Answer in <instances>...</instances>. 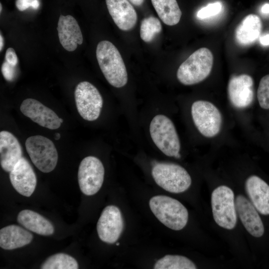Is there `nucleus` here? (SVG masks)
I'll return each instance as SVG.
<instances>
[{"mask_svg": "<svg viewBox=\"0 0 269 269\" xmlns=\"http://www.w3.org/2000/svg\"><path fill=\"white\" fill-rule=\"evenodd\" d=\"M96 57L104 76L108 83L121 88L128 82L127 69L117 47L110 41L100 42L96 48Z\"/></svg>", "mask_w": 269, "mask_h": 269, "instance_id": "nucleus-1", "label": "nucleus"}, {"mask_svg": "<svg viewBox=\"0 0 269 269\" xmlns=\"http://www.w3.org/2000/svg\"><path fill=\"white\" fill-rule=\"evenodd\" d=\"M149 205L154 215L167 227L179 231L187 224L188 211L177 200L165 195H156L150 198Z\"/></svg>", "mask_w": 269, "mask_h": 269, "instance_id": "nucleus-2", "label": "nucleus"}, {"mask_svg": "<svg viewBox=\"0 0 269 269\" xmlns=\"http://www.w3.org/2000/svg\"><path fill=\"white\" fill-rule=\"evenodd\" d=\"M214 57L207 48H200L184 61L177 71L178 81L185 85H192L201 82L210 74Z\"/></svg>", "mask_w": 269, "mask_h": 269, "instance_id": "nucleus-3", "label": "nucleus"}, {"mask_svg": "<svg viewBox=\"0 0 269 269\" xmlns=\"http://www.w3.org/2000/svg\"><path fill=\"white\" fill-rule=\"evenodd\" d=\"M149 133L157 147L168 156L180 157V142L172 121L167 116L156 115L150 122Z\"/></svg>", "mask_w": 269, "mask_h": 269, "instance_id": "nucleus-4", "label": "nucleus"}, {"mask_svg": "<svg viewBox=\"0 0 269 269\" xmlns=\"http://www.w3.org/2000/svg\"><path fill=\"white\" fill-rule=\"evenodd\" d=\"M151 174L158 186L171 193L183 192L191 184V178L188 172L177 164L156 162L152 168Z\"/></svg>", "mask_w": 269, "mask_h": 269, "instance_id": "nucleus-5", "label": "nucleus"}, {"mask_svg": "<svg viewBox=\"0 0 269 269\" xmlns=\"http://www.w3.org/2000/svg\"><path fill=\"white\" fill-rule=\"evenodd\" d=\"M211 206L214 219L221 227L231 230L235 227L237 211L233 190L225 185L218 186L211 195Z\"/></svg>", "mask_w": 269, "mask_h": 269, "instance_id": "nucleus-6", "label": "nucleus"}, {"mask_svg": "<svg viewBox=\"0 0 269 269\" xmlns=\"http://www.w3.org/2000/svg\"><path fill=\"white\" fill-rule=\"evenodd\" d=\"M25 145L31 161L40 171L48 173L54 170L58 156L52 140L44 136L35 135L28 137Z\"/></svg>", "mask_w": 269, "mask_h": 269, "instance_id": "nucleus-7", "label": "nucleus"}, {"mask_svg": "<svg viewBox=\"0 0 269 269\" xmlns=\"http://www.w3.org/2000/svg\"><path fill=\"white\" fill-rule=\"evenodd\" d=\"M191 112L195 126L203 135L212 137L219 134L222 117L213 104L204 100L196 101L191 106Z\"/></svg>", "mask_w": 269, "mask_h": 269, "instance_id": "nucleus-8", "label": "nucleus"}, {"mask_svg": "<svg viewBox=\"0 0 269 269\" xmlns=\"http://www.w3.org/2000/svg\"><path fill=\"white\" fill-rule=\"evenodd\" d=\"M74 98L77 111L83 119L94 121L99 117L103 100L92 84L87 81L80 82L75 88Z\"/></svg>", "mask_w": 269, "mask_h": 269, "instance_id": "nucleus-9", "label": "nucleus"}, {"mask_svg": "<svg viewBox=\"0 0 269 269\" xmlns=\"http://www.w3.org/2000/svg\"><path fill=\"white\" fill-rule=\"evenodd\" d=\"M105 168L101 161L94 156L85 157L78 171L79 185L82 192L90 196L95 194L102 186Z\"/></svg>", "mask_w": 269, "mask_h": 269, "instance_id": "nucleus-10", "label": "nucleus"}, {"mask_svg": "<svg viewBox=\"0 0 269 269\" xmlns=\"http://www.w3.org/2000/svg\"><path fill=\"white\" fill-rule=\"evenodd\" d=\"M124 228V221L119 208L109 205L103 210L97 224L99 238L104 242L113 244L120 237Z\"/></svg>", "mask_w": 269, "mask_h": 269, "instance_id": "nucleus-11", "label": "nucleus"}, {"mask_svg": "<svg viewBox=\"0 0 269 269\" xmlns=\"http://www.w3.org/2000/svg\"><path fill=\"white\" fill-rule=\"evenodd\" d=\"M21 112L39 126L50 129L59 128L60 118L51 109L32 98L24 100L20 106Z\"/></svg>", "mask_w": 269, "mask_h": 269, "instance_id": "nucleus-12", "label": "nucleus"}, {"mask_svg": "<svg viewBox=\"0 0 269 269\" xmlns=\"http://www.w3.org/2000/svg\"><path fill=\"white\" fill-rule=\"evenodd\" d=\"M229 100L235 108L244 109L250 106L254 97V80L247 74L232 77L228 85Z\"/></svg>", "mask_w": 269, "mask_h": 269, "instance_id": "nucleus-13", "label": "nucleus"}, {"mask_svg": "<svg viewBox=\"0 0 269 269\" xmlns=\"http://www.w3.org/2000/svg\"><path fill=\"white\" fill-rule=\"evenodd\" d=\"M9 179L15 190L20 194L29 197L33 193L37 183L34 170L28 160L21 158L9 172Z\"/></svg>", "mask_w": 269, "mask_h": 269, "instance_id": "nucleus-14", "label": "nucleus"}, {"mask_svg": "<svg viewBox=\"0 0 269 269\" xmlns=\"http://www.w3.org/2000/svg\"><path fill=\"white\" fill-rule=\"evenodd\" d=\"M236 211L247 231L253 236L259 238L264 233V226L257 210L248 199L242 195L235 199Z\"/></svg>", "mask_w": 269, "mask_h": 269, "instance_id": "nucleus-15", "label": "nucleus"}, {"mask_svg": "<svg viewBox=\"0 0 269 269\" xmlns=\"http://www.w3.org/2000/svg\"><path fill=\"white\" fill-rule=\"evenodd\" d=\"M59 41L68 51H73L78 45L83 43V36L80 27L75 18L70 15H60L57 24Z\"/></svg>", "mask_w": 269, "mask_h": 269, "instance_id": "nucleus-16", "label": "nucleus"}, {"mask_svg": "<svg viewBox=\"0 0 269 269\" xmlns=\"http://www.w3.org/2000/svg\"><path fill=\"white\" fill-rule=\"evenodd\" d=\"M22 157V150L17 138L11 133L0 132V163L1 168L10 172Z\"/></svg>", "mask_w": 269, "mask_h": 269, "instance_id": "nucleus-17", "label": "nucleus"}, {"mask_svg": "<svg viewBox=\"0 0 269 269\" xmlns=\"http://www.w3.org/2000/svg\"><path fill=\"white\" fill-rule=\"evenodd\" d=\"M106 2L110 15L120 29L128 31L134 28L137 14L128 0H106Z\"/></svg>", "mask_w": 269, "mask_h": 269, "instance_id": "nucleus-18", "label": "nucleus"}, {"mask_svg": "<svg viewBox=\"0 0 269 269\" xmlns=\"http://www.w3.org/2000/svg\"><path fill=\"white\" fill-rule=\"evenodd\" d=\"M246 192L253 205L261 214L269 215V185L256 175L248 178L245 183Z\"/></svg>", "mask_w": 269, "mask_h": 269, "instance_id": "nucleus-19", "label": "nucleus"}, {"mask_svg": "<svg viewBox=\"0 0 269 269\" xmlns=\"http://www.w3.org/2000/svg\"><path fill=\"white\" fill-rule=\"evenodd\" d=\"M33 239L29 232L16 225H10L0 230V246L6 250H11L29 244Z\"/></svg>", "mask_w": 269, "mask_h": 269, "instance_id": "nucleus-20", "label": "nucleus"}, {"mask_svg": "<svg viewBox=\"0 0 269 269\" xmlns=\"http://www.w3.org/2000/svg\"><path fill=\"white\" fill-rule=\"evenodd\" d=\"M17 222L26 229L43 236H50L54 232L52 224L38 213L23 210L17 215Z\"/></svg>", "mask_w": 269, "mask_h": 269, "instance_id": "nucleus-21", "label": "nucleus"}, {"mask_svg": "<svg viewBox=\"0 0 269 269\" xmlns=\"http://www.w3.org/2000/svg\"><path fill=\"white\" fill-rule=\"evenodd\" d=\"M262 28V23L259 16L250 14L242 20L237 27L236 39L241 44H250L259 37Z\"/></svg>", "mask_w": 269, "mask_h": 269, "instance_id": "nucleus-22", "label": "nucleus"}, {"mask_svg": "<svg viewBox=\"0 0 269 269\" xmlns=\"http://www.w3.org/2000/svg\"><path fill=\"white\" fill-rule=\"evenodd\" d=\"M158 16L164 23L172 26L180 21L182 12L176 0H151Z\"/></svg>", "mask_w": 269, "mask_h": 269, "instance_id": "nucleus-23", "label": "nucleus"}, {"mask_svg": "<svg viewBox=\"0 0 269 269\" xmlns=\"http://www.w3.org/2000/svg\"><path fill=\"white\" fill-rule=\"evenodd\" d=\"M154 269H196L194 263L188 258L179 255H166L158 260Z\"/></svg>", "mask_w": 269, "mask_h": 269, "instance_id": "nucleus-24", "label": "nucleus"}, {"mask_svg": "<svg viewBox=\"0 0 269 269\" xmlns=\"http://www.w3.org/2000/svg\"><path fill=\"white\" fill-rule=\"evenodd\" d=\"M77 261L64 253H58L48 257L41 265V269H77Z\"/></svg>", "mask_w": 269, "mask_h": 269, "instance_id": "nucleus-25", "label": "nucleus"}, {"mask_svg": "<svg viewBox=\"0 0 269 269\" xmlns=\"http://www.w3.org/2000/svg\"><path fill=\"white\" fill-rule=\"evenodd\" d=\"M161 24L159 20L154 16L144 18L141 22L140 36L142 40L146 42L151 41L155 35L161 32Z\"/></svg>", "mask_w": 269, "mask_h": 269, "instance_id": "nucleus-26", "label": "nucleus"}, {"mask_svg": "<svg viewBox=\"0 0 269 269\" xmlns=\"http://www.w3.org/2000/svg\"><path fill=\"white\" fill-rule=\"evenodd\" d=\"M257 95L260 107L264 109H269V74L261 79Z\"/></svg>", "mask_w": 269, "mask_h": 269, "instance_id": "nucleus-27", "label": "nucleus"}, {"mask_svg": "<svg viewBox=\"0 0 269 269\" xmlns=\"http://www.w3.org/2000/svg\"><path fill=\"white\" fill-rule=\"evenodd\" d=\"M222 9V4L220 2H216L208 4L200 9L197 12V17L200 19H204L217 15Z\"/></svg>", "mask_w": 269, "mask_h": 269, "instance_id": "nucleus-28", "label": "nucleus"}, {"mask_svg": "<svg viewBox=\"0 0 269 269\" xmlns=\"http://www.w3.org/2000/svg\"><path fill=\"white\" fill-rule=\"evenodd\" d=\"M15 5L19 11H24L29 7L37 9L40 6L39 0H16Z\"/></svg>", "mask_w": 269, "mask_h": 269, "instance_id": "nucleus-29", "label": "nucleus"}, {"mask_svg": "<svg viewBox=\"0 0 269 269\" xmlns=\"http://www.w3.org/2000/svg\"><path fill=\"white\" fill-rule=\"evenodd\" d=\"M6 61L3 62L1 67L2 74L5 80L8 81H12L15 75V67Z\"/></svg>", "mask_w": 269, "mask_h": 269, "instance_id": "nucleus-30", "label": "nucleus"}, {"mask_svg": "<svg viewBox=\"0 0 269 269\" xmlns=\"http://www.w3.org/2000/svg\"><path fill=\"white\" fill-rule=\"evenodd\" d=\"M5 59L10 64L16 66L18 63V58L15 50L12 48L7 49L5 54Z\"/></svg>", "mask_w": 269, "mask_h": 269, "instance_id": "nucleus-31", "label": "nucleus"}, {"mask_svg": "<svg viewBox=\"0 0 269 269\" xmlns=\"http://www.w3.org/2000/svg\"><path fill=\"white\" fill-rule=\"evenodd\" d=\"M262 45L267 46L269 45V33L264 35L260 39Z\"/></svg>", "mask_w": 269, "mask_h": 269, "instance_id": "nucleus-32", "label": "nucleus"}, {"mask_svg": "<svg viewBox=\"0 0 269 269\" xmlns=\"http://www.w3.org/2000/svg\"><path fill=\"white\" fill-rule=\"evenodd\" d=\"M261 11L264 14H269V3L264 4L261 7Z\"/></svg>", "mask_w": 269, "mask_h": 269, "instance_id": "nucleus-33", "label": "nucleus"}, {"mask_svg": "<svg viewBox=\"0 0 269 269\" xmlns=\"http://www.w3.org/2000/svg\"><path fill=\"white\" fill-rule=\"evenodd\" d=\"M135 6H140L142 5L144 0H129Z\"/></svg>", "mask_w": 269, "mask_h": 269, "instance_id": "nucleus-34", "label": "nucleus"}, {"mask_svg": "<svg viewBox=\"0 0 269 269\" xmlns=\"http://www.w3.org/2000/svg\"><path fill=\"white\" fill-rule=\"evenodd\" d=\"M3 45H4V39H3V37L1 33H0V51H1V50H2Z\"/></svg>", "mask_w": 269, "mask_h": 269, "instance_id": "nucleus-35", "label": "nucleus"}, {"mask_svg": "<svg viewBox=\"0 0 269 269\" xmlns=\"http://www.w3.org/2000/svg\"><path fill=\"white\" fill-rule=\"evenodd\" d=\"M60 137V134L58 133H55L54 138L55 140H58Z\"/></svg>", "mask_w": 269, "mask_h": 269, "instance_id": "nucleus-36", "label": "nucleus"}, {"mask_svg": "<svg viewBox=\"0 0 269 269\" xmlns=\"http://www.w3.org/2000/svg\"><path fill=\"white\" fill-rule=\"evenodd\" d=\"M0 13H1V10H2V5H1V3H0Z\"/></svg>", "mask_w": 269, "mask_h": 269, "instance_id": "nucleus-37", "label": "nucleus"}, {"mask_svg": "<svg viewBox=\"0 0 269 269\" xmlns=\"http://www.w3.org/2000/svg\"><path fill=\"white\" fill-rule=\"evenodd\" d=\"M119 244H120L118 243H117L116 245L118 246V245H119Z\"/></svg>", "mask_w": 269, "mask_h": 269, "instance_id": "nucleus-38", "label": "nucleus"}]
</instances>
